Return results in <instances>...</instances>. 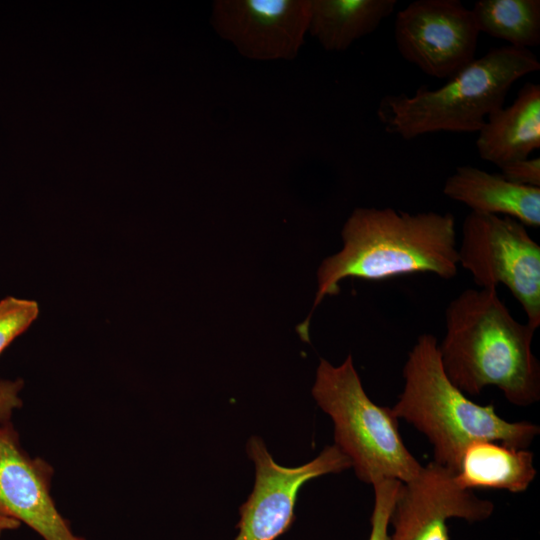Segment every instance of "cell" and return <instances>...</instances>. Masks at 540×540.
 <instances>
[{"instance_id": "3957f363", "label": "cell", "mask_w": 540, "mask_h": 540, "mask_svg": "<svg viewBox=\"0 0 540 540\" xmlns=\"http://www.w3.org/2000/svg\"><path fill=\"white\" fill-rule=\"evenodd\" d=\"M404 387L391 407L398 419L414 426L430 442L434 462L457 473L467 447L489 440L528 449L540 427L532 422H510L493 405L468 399L446 376L436 337L421 334L403 366Z\"/></svg>"}, {"instance_id": "30bf717a", "label": "cell", "mask_w": 540, "mask_h": 540, "mask_svg": "<svg viewBox=\"0 0 540 540\" xmlns=\"http://www.w3.org/2000/svg\"><path fill=\"white\" fill-rule=\"evenodd\" d=\"M311 0H216L210 22L244 57L293 60L308 32Z\"/></svg>"}, {"instance_id": "d6986e66", "label": "cell", "mask_w": 540, "mask_h": 540, "mask_svg": "<svg viewBox=\"0 0 540 540\" xmlns=\"http://www.w3.org/2000/svg\"><path fill=\"white\" fill-rule=\"evenodd\" d=\"M501 175L510 182L540 188V158H525L499 167Z\"/></svg>"}, {"instance_id": "5bb4252c", "label": "cell", "mask_w": 540, "mask_h": 540, "mask_svg": "<svg viewBox=\"0 0 540 540\" xmlns=\"http://www.w3.org/2000/svg\"><path fill=\"white\" fill-rule=\"evenodd\" d=\"M536 474L533 452L482 440L467 447L455 477L462 488L469 490L521 493L528 489Z\"/></svg>"}, {"instance_id": "4fadbf2b", "label": "cell", "mask_w": 540, "mask_h": 540, "mask_svg": "<svg viewBox=\"0 0 540 540\" xmlns=\"http://www.w3.org/2000/svg\"><path fill=\"white\" fill-rule=\"evenodd\" d=\"M481 159L498 167L528 158L540 148V85L525 83L514 102L494 110L478 131Z\"/></svg>"}, {"instance_id": "7a4b0ae2", "label": "cell", "mask_w": 540, "mask_h": 540, "mask_svg": "<svg viewBox=\"0 0 540 540\" xmlns=\"http://www.w3.org/2000/svg\"><path fill=\"white\" fill-rule=\"evenodd\" d=\"M438 344L444 372L464 394L497 387L513 405L540 399V363L532 352L536 329L518 322L497 289H466L445 310Z\"/></svg>"}, {"instance_id": "8fae6325", "label": "cell", "mask_w": 540, "mask_h": 540, "mask_svg": "<svg viewBox=\"0 0 540 540\" xmlns=\"http://www.w3.org/2000/svg\"><path fill=\"white\" fill-rule=\"evenodd\" d=\"M53 467L21 445L11 421L0 423V509L43 540H86L76 535L51 495Z\"/></svg>"}, {"instance_id": "9a60e30c", "label": "cell", "mask_w": 540, "mask_h": 540, "mask_svg": "<svg viewBox=\"0 0 540 540\" xmlns=\"http://www.w3.org/2000/svg\"><path fill=\"white\" fill-rule=\"evenodd\" d=\"M396 0H311L308 33L327 51H344L375 31Z\"/></svg>"}, {"instance_id": "ba28073f", "label": "cell", "mask_w": 540, "mask_h": 540, "mask_svg": "<svg viewBox=\"0 0 540 540\" xmlns=\"http://www.w3.org/2000/svg\"><path fill=\"white\" fill-rule=\"evenodd\" d=\"M399 54L423 73L451 78L475 59L479 30L459 0H417L395 20Z\"/></svg>"}, {"instance_id": "6da1fadb", "label": "cell", "mask_w": 540, "mask_h": 540, "mask_svg": "<svg viewBox=\"0 0 540 540\" xmlns=\"http://www.w3.org/2000/svg\"><path fill=\"white\" fill-rule=\"evenodd\" d=\"M341 235L343 247L321 263L312 310L297 328L306 342L313 311L324 297L338 294L346 278L377 281L432 273L448 280L458 273L455 218L449 212L356 208Z\"/></svg>"}, {"instance_id": "2e32d148", "label": "cell", "mask_w": 540, "mask_h": 540, "mask_svg": "<svg viewBox=\"0 0 540 540\" xmlns=\"http://www.w3.org/2000/svg\"><path fill=\"white\" fill-rule=\"evenodd\" d=\"M471 11L479 32L519 48L540 44L539 0H479Z\"/></svg>"}, {"instance_id": "52a82bcc", "label": "cell", "mask_w": 540, "mask_h": 540, "mask_svg": "<svg viewBox=\"0 0 540 540\" xmlns=\"http://www.w3.org/2000/svg\"><path fill=\"white\" fill-rule=\"evenodd\" d=\"M246 452L255 466V481L239 508L234 540H276L293 525L298 492L306 482L351 467L349 458L336 445L326 446L313 460L297 467L276 463L257 436L248 440Z\"/></svg>"}, {"instance_id": "7c38bea8", "label": "cell", "mask_w": 540, "mask_h": 540, "mask_svg": "<svg viewBox=\"0 0 540 540\" xmlns=\"http://www.w3.org/2000/svg\"><path fill=\"white\" fill-rule=\"evenodd\" d=\"M443 193L472 212L508 216L525 226H540V188L510 182L501 174L459 166L446 179Z\"/></svg>"}, {"instance_id": "44dd1931", "label": "cell", "mask_w": 540, "mask_h": 540, "mask_svg": "<svg viewBox=\"0 0 540 540\" xmlns=\"http://www.w3.org/2000/svg\"><path fill=\"white\" fill-rule=\"evenodd\" d=\"M20 526L18 521L6 516L0 509V536L5 532L16 530Z\"/></svg>"}, {"instance_id": "8992f818", "label": "cell", "mask_w": 540, "mask_h": 540, "mask_svg": "<svg viewBox=\"0 0 540 540\" xmlns=\"http://www.w3.org/2000/svg\"><path fill=\"white\" fill-rule=\"evenodd\" d=\"M458 263L479 286L504 285L522 306L527 324L540 325V246L526 226L508 216L470 212L462 223Z\"/></svg>"}, {"instance_id": "9c48e42d", "label": "cell", "mask_w": 540, "mask_h": 540, "mask_svg": "<svg viewBox=\"0 0 540 540\" xmlns=\"http://www.w3.org/2000/svg\"><path fill=\"white\" fill-rule=\"evenodd\" d=\"M455 476L432 461L401 483L389 520L390 540H450L449 519L475 523L490 518L493 502L462 488Z\"/></svg>"}, {"instance_id": "ffe728a7", "label": "cell", "mask_w": 540, "mask_h": 540, "mask_svg": "<svg viewBox=\"0 0 540 540\" xmlns=\"http://www.w3.org/2000/svg\"><path fill=\"white\" fill-rule=\"evenodd\" d=\"M23 387L20 378L0 380V423L11 421L14 411L22 407L20 394Z\"/></svg>"}, {"instance_id": "ac0fdd59", "label": "cell", "mask_w": 540, "mask_h": 540, "mask_svg": "<svg viewBox=\"0 0 540 540\" xmlns=\"http://www.w3.org/2000/svg\"><path fill=\"white\" fill-rule=\"evenodd\" d=\"M401 483L394 479H384L372 485L374 505L369 540H390L389 520Z\"/></svg>"}, {"instance_id": "e0dca14e", "label": "cell", "mask_w": 540, "mask_h": 540, "mask_svg": "<svg viewBox=\"0 0 540 540\" xmlns=\"http://www.w3.org/2000/svg\"><path fill=\"white\" fill-rule=\"evenodd\" d=\"M39 315L34 300L8 296L0 300V354L26 331Z\"/></svg>"}, {"instance_id": "277c9868", "label": "cell", "mask_w": 540, "mask_h": 540, "mask_svg": "<svg viewBox=\"0 0 540 540\" xmlns=\"http://www.w3.org/2000/svg\"><path fill=\"white\" fill-rule=\"evenodd\" d=\"M538 70L540 62L530 49L492 48L440 88L422 85L413 95L384 96L377 117L387 133L405 140L441 131L478 132L489 114L503 106L512 85Z\"/></svg>"}, {"instance_id": "5b68a950", "label": "cell", "mask_w": 540, "mask_h": 540, "mask_svg": "<svg viewBox=\"0 0 540 540\" xmlns=\"http://www.w3.org/2000/svg\"><path fill=\"white\" fill-rule=\"evenodd\" d=\"M312 395L334 425V445L345 454L359 480L373 485L384 479L402 483L421 470L408 450L391 407L366 394L351 355L338 366L320 359Z\"/></svg>"}]
</instances>
